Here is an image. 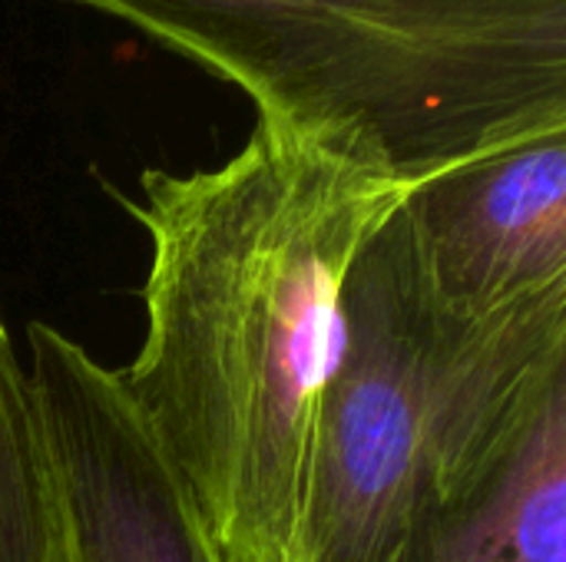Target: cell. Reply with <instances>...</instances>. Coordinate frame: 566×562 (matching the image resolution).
<instances>
[{"mask_svg": "<svg viewBox=\"0 0 566 562\" xmlns=\"http://www.w3.org/2000/svg\"><path fill=\"white\" fill-rule=\"evenodd\" d=\"M119 195L149 238L146 338L116 371L226 562H298L342 285L405 182L352 146L255 119L216 169Z\"/></svg>", "mask_w": 566, "mask_h": 562, "instance_id": "cell-1", "label": "cell"}, {"mask_svg": "<svg viewBox=\"0 0 566 562\" xmlns=\"http://www.w3.org/2000/svg\"><path fill=\"white\" fill-rule=\"evenodd\" d=\"M411 185L566 119V0H73Z\"/></svg>", "mask_w": 566, "mask_h": 562, "instance_id": "cell-2", "label": "cell"}, {"mask_svg": "<svg viewBox=\"0 0 566 562\" xmlns=\"http://www.w3.org/2000/svg\"><path fill=\"white\" fill-rule=\"evenodd\" d=\"M560 374L566 288L488 321L451 315L398 202L342 285L298 562L395 560L415 520L484 470Z\"/></svg>", "mask_w": 566, "mask_h": 562, "instance_id": "cell-3", "label": "cell"}, {"mask_svg": "<svg viewBox=\"0 0 566 562\" xmlns=\"http://www.w3.org/2000/svg\"><path fill=\"white\" fill-rule=\"evenodd\" d=\"M27 371L46 421L76 562H226L116 371L46 321L27 325Z\"/></svg>", "mask_w": 566, "mask_h": 562, "instance_id": "cell-4", "label": "cell"}, {"mask_svg": "<svg viewBox=\"0 0 566 562\" xmlns=\"http://www.w3.org/2000/svg\"><path fill=\"white\" fill-rule=\"evenodd\" d=\"M438 301L488 321L566 288V119L534 126L405 189Z\"/></svg>", "mask_w": 566, "mask_h": 562, "instance_id": "cell-5", "label": "cell"}, {"mask_svg": "<svg viewBox=\"0 0 566 562\" xmlns=\"http://www.w3.org/2000/svg\"><path fill=\"white\" fill-rule=\"evenodd\" d=\"M391 562H566V374L484 470L415 520Z\"/></svg>", "mask_w": 566, "mask_h": 562, "instance_id": "cell-6", "label": "cell"}, {"mask_svg": "<svg viewBox=\"0 0 566 562\" xmlns=\"http://www.w3.org/2000/svg\"><path fill=\"white\" fill-rule=\"evenodd\" d=\"M0 562H76L46 421L0 308Z\"/></svg>", "mask_w": 566, "mask_h": 562, "instance_id": "cell-7", "label": "cell"}]
</instances>
